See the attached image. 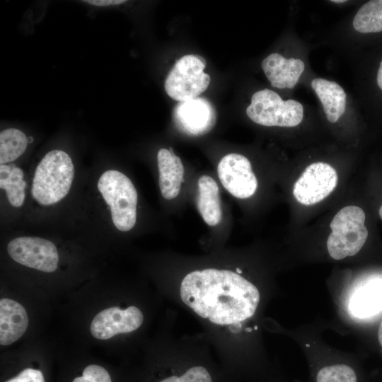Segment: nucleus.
Here are the masks:
<instances>
[{
	"instance_id": "nucleus-1",
	"label": "nucleus",
	"mask_w": 382,
	"mask_h": 382,
	"mask_svg": "<svg viewBox=\"0 0 382 382\" xmlns=\"http://www.w3.org/2000/svg\"><path fill=\"white\" fill-rule=\"evenodd\" d=\"M182 301L198 316L216 325H231L253 316L260 301L255 285L226 270L187 274L180 289Z\"/></svg>"
},
{
	"instance_id": "nucleus-2",
	"label": "nucleus",
	"mask_w": 382,
	"mask_h": 382,
	"mask_svg": "<svg viewBox=\"0 0 382 382\" xmlns=\"http://www.w3.org/2000/svg\"><path fill=\"white\" fill-rule=\"evenodd\" d=\"M74 176V166L64 151L52 150L45 154L37 166L31 192L42 205H51L69 193Z\"/></svg>"
},
{
	"instance_id": "nucleus-3",
	"label": "nucleus",
	"mask_w": 382,
	"mask_h": 382,
	"mask_svg": "<svg viewBox=\"0 0 382 382\" xmlns=\"http://www.w3.org/2000/svg\"><path fill=\"white\" fill-rule=\"evenodd\" d=\"M98 188L110 207L115 226L121 231L131 230L137 220L138 197L131 180L118 170H109L100 177Z\"/></svg>"
},
{
	"instance_id": "nucleus-4",
	"label": "nucleus",
	"mask_w": 382,
	"mask_h": 382,
	"mask_svg": "<svg viewBox=\"0 0 382 382\" xmlns=\"http://www.w3.org/2000/svg\"><path fill=\"white\" fill-rule=\"evenodd\" d=\"M365 219L363 209L353 205L343 207L335 214L327 240L328 251L332 258L342 260L359 253L368 237Z\"/></svg>"
},
{
	"instance_id": "nucleus-5",
	"label": "nucleus",
	"mask_w": 382,
	"mask_h": 382,
	"mask_svg": "<svg viewBox=\"0 0 382 382\" xmlns=\"http://www.w3.org/2000/svg\"><path fill=\"white\" fill-rule=\"evenodd\" d=\"M246 114L260 125L292 127L301 122L303 107L293 99L283 100L276 92L265 88L253 93Z\"/></svg>"
},
{
	"instance_id": "nucleus-6",
	"label": "nucleus",
	"mask_w": 382,
	"mask_h": 382,
	"mask_svg": "<svg viewBox=\"0 0 382 382\" xmlns=\"http://www.w3.org/2000/svg\"><path fill=\"white\" fill-rule=\"evenodd\" d=\"M205 66V59L198 54H186L178 59L165 81L168 96L179 102L197 98L210 83L209 75L204 72Z\"/></svg>"
},
{
	"instance_id": "nucleus-7",
	"label": "nucleus",
	"mask_w": 382,
	"mask_h": 382,
	"mask_svg": "<svg viewBox=\"0 0 382 382\" xmlns=\"http://www.w3.org/2000/svg\"><path fill=\"white\" fill-rule=\"evenodd\" d=\"M7 251L14 261L28 267L45 272H53L57 268V249L52 241L47 239L18 237L8 243Z\"/></svg>"
},
{
	"instance_id": "nucleus-8",
	"label": "nucleus",
	"mask_w": 382,
	"mask_h": 382,
	"mask_svg": "<svg viewBox=\"0 0 382 382\" xmlns=\"http://www.w3.org/2000/svg\"><path fill=\"white\" fill-rule=\"evenodd\" d=\"M337 184L335 168L327 163L316 162L309 165L295 182L293 195L299 203L312 205L327 197Z\"/></svg>"
},
{
	"instance_id": "nucleus-9",
	"label": "nucleus",
	"mask_w": 382,
	"mask_h": 382,
	"mask_svg": "<svg viewBox=\"0 0 382 382\" xmlns=\"http://www.w3.org/2000/svg\"><path fill=\"white\" fill-rule=\"evenodd\" d=\"M217 172L222 185L233 196L245 199L255 194L257 178L250 162L244 156L238 154L224 156L218 164Z\"/></svg>"
},
{
	"instance_id": "nucleus-10",
	"label": "nucleus",
	"mask_w": 382,
	"mask_h": 382,
	"mask_svg": "<svg viewBox=\"0 0 382 382\" xmlns=\"http://www.w3.org/2000/svg\"><path fill=\"white\" fill-rule=\"evenodd\" d=\"M175 126L190 136H201L211 131L216 124L214 105L204 98L179 102L173 111Z\"/></svg>"
},
{
	"instance_id": "nucleus-11",
	"label": "nucleus",
	"mask_w": 382,
	"mask_h": 382,
	"mask_svg": "<svg viewBox=\"0 0 382 382\" xmlns=\"http://www.w3.org/2000/svg\"><path fill=\"white\" fill-rule=\"evenodd\" d=\"M144 321L142 312L136 306L125 309L114 306L99 312L93 319L90 330L96 339L108 340L120 333L132 332Z\"/></svg>"
},
{
	"instance_id": "nucleus-12",
	"label": "nucleus",
	"mask_w": 382,
	"mask_h": 382,
	"mask_svg": "<svg viewBox=\"0 0 382 382\" xmlns=\"http://www.w3.org/2000/svg\"><path fill=\"white\" fill-rule=\"evenodd\" d=\"M261 66L271 86L278 88H293L305 69L301 59H286L278 53L268 55Z\"/></svg>"
},
{
	"instance_id": "nucleus-13",
	"label": "nucleus",
	"mask_w": 382,
	"mask_h": 382,
	"mask_svg": "<svg viewBox=\"0 0 382 382\" xmlns=\"http://www.w3.org/2000/svg\"><path fill=\"white\" fill-rule=\"evenodd\" d=\"M28 317L24 307L11 299L0 300V344L8 345L25 333Z\"/></svg>"
},
{
	"instance_id": "nucleus-14",
	"label": "nucleus",
	"mask_w": 382,
	"mask_h": 382,
	"mask_svg": "<svg viewBox=\"0 0 382 382\" xmlns=\"http://www.w3.org/2000/svg\"><path fill=\"white\" fill-rule=\"evenodd\" d=\"M157 163L161 195L166 199H172L179 194L183 182V163L172 148L161 149L157 154Z\"/></svg>"
},
{
	"instance_id": "nucleus-15",
	"label": "nucleus",
	"mask_w": 382,
	"mask_h": 382,
	"mask_svg": "<svg viewBox=\"0 0 382 382\" xmlns=\"http://www.w3.org/2000/svg\"><path fill=\"white\" fill-rule=\"evenodd\" d=\"M349 311L358 318H366L382 311V279H371L352 296Z\"/></svg>"
},
{
	"instance_id": "nucleus-16",
	"label": "nucleus",
	"mask_w": 382,
	"mask_h": 382,
	"mask_svg": "<svg viewBox=\"0 0 382 382\" xmlns=\"http://www.w3.org/2000/svg\"><path fill=\"white\" fill-rule=\"evenodd\" d=\"M311 87L320 99L328 120L335 123L344 114L346 107V93L336 82L322 78L311 81Z\"/></svg>"
},
{
	"instance_id": "nucleus-17",
	"label": "nucleus",
	"mask_w": 382,
	"mask_h": 382,
	"mask_svg": "<svg viewBox=\"0 0 382 382\" xmlns=\"http://www.w3.org/2000/svg\"><path fill=\"white\" fill-rule=\"evenodd\" d=\"M197 209L204 221L209 226L219 224L221 219L219 189L216 182L204 175L198 180Z\"/></svg>"
},
{
	"instance_id": "nucleus-18",
	"label": "nucleus",
	"mask_w": 382,
	"mask_h": 382,
	"mask_svg": "<svg viewBox=\"0 0 382 382\" xmlns=\"http://www.w3.org/2000/svg\"><path fill=\"white\" fill-rule=\"evenodd\" d=\"M22 169L14 164L0 166V187L6 192L11 205L20 207L24 202L26 183Z\"/></svg>"
},
{
	"instance_id": "nucleus-19",
	"label": "nucleus",
	"mask_w": 382,
	"mask_h": 382,
	"mask_svg": "<svg viewBox=\"0 0 382 382\" xmlns=\"http://www.w3.org/2000/svg\"><path fill=\"white\" fill-rule=\"evenodd\" d=\"M354 30L361 33L382 31V0H371L358 10L353 19Z\"/></svg>"
},
{
	"instance_id": "nucleus-20",
	"label": "nucleus",
	"mask_w": 382,
	"mask_h": 382,
	"mask_svg": "<svg viewBox=\"0 0 382 382\" xmlns=\"http://www.w3.org/2000/svg\"><path fill=\"white\" fill-rule=\"evenodd\" d=\"M28 139L16 128H8L0 133V163H11L21 156L27 148Z\"/></svg>"
},
{
	"instance_id": "nucleus-21",
	"label": "nucleus",
	"mask_w": 382,
	"mask_h": 382,
	"mask_svg": "<svg viewBox=\"0 0 382 382\" xmlns=\"http://www.w3.org/2000/svg\"><path fill=\"white\" fill-rule=\"evenodd\" d=\"M317 382H357L352 368L345 364H335L322 368L317 374Z\"/></svg>"
},
{
	"instance_id": "nucleus-22",
	"label": "nucleus",
	"mask_w": 382,
	"mask_h": 382,
	"mask_svg": "<svg viewBox=\"0 0 382 382\" xmlns=\"http://www.w3.org/2000/svg\"><path fill=\"white\" fill-rule=\"evenodd\" d=\"M159 382H212L211 375L203 366H193L180 376H171Z\"/></svg>"
},
{
	"instance_id": "nucleus-23",
	"label": "nucleus",
	"mask_w": 382,
	"mask_h": 382,
	"mask_svg": "<svg viewBox=\"0 0 382 382\" xmlns=\"http://www.w3.org/2000/svg\"><path fill=\"white\" fill-rule=\"evenodd\" d=\"M72 382H112L108 371L101 366L91 364L83 371L81 376L75 378Z\"/></svg>"
},
{
	"instance_id": "nucleus-24",
	"label": "nucleus",
	"mask_w": 382,
	"mask_h": 382,
	"mask_svg": "<svg viewBox=\"0 0 382 382\" xmlns=\"http://www.w3.org/2000/svg\"><path fill=\"white\" fill-rule=\"evenodd\" d=\"M6 382H45L42 373L37 369L27 368Z\"/></svg>"
},
{
	"instance_id": "nucleus-25",
	"label": "nucleus",
	"mask_w": 382,
	"mask_h": 382,
	"mask_svg": "<svg viewBox=\"0 0 382 382\" xmlns=\"http://www.w3.org/2000/svg\"><path fill=\"white\" fill-rule=\"evenodd\" d=\"M83 1L97 6H117L126 2L124 0H87Z\"/></svg>"
},
{
	"instance_id": "nucleus-26",
	"label": "nucleus",
	"mask_w": 382,
	"mask_h": 382,
	"mask_svg": "<svg viewBox=\"0 0 382 382\" xmlns=\"http://www.w3.org/2000/svg\"><path fill=\"white\" fill-rule=\"evenodd\" d=\"M377 83L378 87L382 90V60L377 73Z\"/></svg>"
},
{
	"instance_id": "nucleus-27",
	"label": "nucleus",
	"mask_w": 382,
	"mask_h": 382,
	"mask_svg": "<svg viewBox=\"0 0 382 382\" xmlns=\"http://www.w3.org/2000/svg\"><path fill=\"white\" fill-rule=\"evenodd\" d=\"M378 337L379 343L382 347V322L379 326Z\"/></svg>"
},
{
	"instance_id": "nucleus-28",
	"label": "nucleus",
	"mask_w": 382,
	"mask_h": 382,
	"mask_svg": "<svg viewBox=\"0 0 382 382\" xmlns=\"http://www.w3.org/2000/svg\"><path fill=\"white\" fill-rule=\"evenodd\" d=\"M331 1L333 3L339 4V3H344L346 1V0H332Z\"/></svg>"
},
{
	"instance_id": "nucleus-29",
	"label": "nucleus",
	"mask_w": 382,
	"mask_h": 382,
	"mask_svg": "<svg viewBox=\"0 0 382 382\" xmlns=\"http://www.w3.org/2000/svg\"><path fill=\"white\" fill-rule=\"evenodd\" d=\"M378 214L380 217L382 219V205L379 208Z\"/></svg>"
},
{
	"instance_id": "nucleus-30",
	"label": "nucleus",
	"mask_w": 382,
	"mask_h": 382,
	"mask_svg": "<svg viewBox=\"0 0 382 382\" xmlns=\"http://www.w3.org/2000/svg\"><path fill=\"white\" fill-rule=\"evenodd\" d=\"M236 273L240 274L242 273V271L239 268H236Z\"/></svg>"
},
{
	"instance_id": "nucleus-31",
	"label": "nucleus",
	"mask_w": 382,
	"mask_h": 382,
	"mask_svg": "<svg viewBox=\"0 0 382 382\" xmlns=\"http://www.w3.org/2000/svg\"><path fill=\"white\" fill-rule=\"evenodd\" d=\"M28 139V142H32L33 141V138L32 137H29Z\"/></svg>"
}]
</instances>
